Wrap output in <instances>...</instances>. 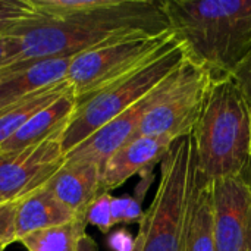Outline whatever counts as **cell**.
<instances>
[{
	"mask_svg": "<svg viewBox=\"0 0 251 251\" xmlns=\"http://www.w3.org/2000/svg\"><path fill=\"white\" fill-rule=\"evenodd\" d=\"M168 32L169 24L162 1L113 0L93 12L59 19L41 18L21 26L10 35L12 57L3 69L46 59L75 57L125 40Z\"/></svg>",
	"mask_w": 251,
	"mask_h": 251,
	"instance_id": "6da1fadb",
	"label": "cell"
},
{
	"mask_svg": "<svg viewBox=\"0 0 251 251\" xmlns=\"http://www.w3.org/2000/svg\"><path fill=\"white\" fill-rule=\"evenodd\" d=\"M162 7L185 60L212 81L232 76L251 51V0H165Z\"/></svg>",
	"mask_w": 251,
	"mask_h": 251,
	"instance_id": "7a4b0ae2",
	"label": "cell"
},
{
	"mask_svg": "<svg viewBox=\"0 0 251 251\" xmlns=\"http://www.w3.org/2000/svg\"><path fill=\"white\" fill-rule=\"evenodd\" d=\"M191 137L196 169L204 181L246 179L251 165V112L232 76L212 81Z\"/></svg>",
	"mask_w": 251,
	"mask_h": 251,
	"instance_id": "3957f363",
	"label": "cell"
},
{
	"mask_svg": "<svg viewBox=\"0 0 251 251\" xmlns=\"http://www.w3.org/2000/svg\"><path fill=\"white\" fill-rule=\"evenodd\" d=\"M159 185L140 221L134 251H182L185 221L196 182L193 137L176 140L159 165Z\"/></svg>",
	"mask_w": 251,
	"mask_h": 251,
	"instance_id": "277c9868",
	"label": "cell"
},
{
	"mask_svg": "<svg viewBox=\"0 0 251 251\" xmlns=\"http://www.w3.org/2000/svg\"><path fill=\"white\" fill-rule=\"evenodd\" d=\"M184 62V51L176 44L174 49L141 69L113 82L84 103L78 104L62 137V149L65 154L79 146L107 122L118 118L149 96L169 75L179 69Z\"/></svg>",
	"mask_w": 251,
	"mask_h": 251,
	"instance_id": "5b68a950",
	"label": "cell"
},
{
	"mask_svg": "<svg viewBox=\"0 0 251 251\" xmlns=\"http://www.w3.org/2000/svg\"><path fill=\"white\" fill-rule=\"evenodd\" d=\"M175 46L176 41L168 32L157 37L125 40L75 56L69 65L66 79L74 88L76 106L141 69Z\"/></svg>",
	"mask_w": 251,
	"mask_h": 251,
	"instance_id": "8992f818",
	"label": "cell"
},
{
	"mask_svg": "<svg viewBox=\"0 0 251 251\" xmlns=\"http://www.w3.org/2000/svg\"><path fill=\"white\" fill-rule=\"evenodd\" d=\"M212 84L210 75L187 60L171 76L166 88L143 118L137 137L191 135Z\"/></svg>",
	"mask_w": 251,
	"mask_h": 251,
	"instance_id": "52a82bcc",
	"label": "cell"
},
{
	"mask_svg": "<svg viewBox=\"0 0 251 251\" xmlns=\"http://www.w3.org/2000/svg\"><path fill=\"white\" fill-rule=\"evenodd\" d=\"M63 131L21 151L0 154V200L19 201L46 184L65 165Z\"/></svg>",
	"mask_w": 251,
	"mask_h": 251,
	"instance_id": "ba28073f",
	"label": "cell"
},
{
	"mask_svg": "<svg viewBox=\"0 0 251 251\" xmlns=\"http://www.w3.org/2000/svg\"><path fill=\"white\" fill-rule=\"evenodd\" d=\"M218 251H251V187L241 178L212 184Z\"/></svg>",
	"mask_w": 251,
	"mask_h": 251,
	"instance_id": "9c48e42d",
	"label": "cell"
},
{
	"mask_svg": "<svg viewBox=\"0 0 251 251\" xmlns=\"http://www.w3.org/2000/svg\"><path fill=\"white\" fill-rule=\"evenodd\" d=\"M178 71V69H176ZM175 71V72H176ZM174 72V74H175ZM172 74V75H174ZM169 75L156 90H153L143 100L135 103L126 112L119 115L118 118L107 122L87 140H84L79 146L65 154L66 163H93L100 169L106 165V162L125 144L135 138L140 124L149 109L156 103V100L162 96L166 88L171 76Z\"/></svg>",
	"mask_w": 251,
	"mask_h": 251,
	"instance_id": "30bf717a",
	"label": "cell"
},
{
	"mask_svg": "<svg viewBox=\"0 0 251 251\" xmlns=\"http://www.w3.org/2000/svg\"><path fill=\"white\" fill-rule=\"evenodd\" d=\"M176 140L168 137H137L119 149L101 169V194L125 184L131 176L154 169Z\"/></svg>",
	"mask_w": 251,
	"mask_h": 251,
	"instance_id": "8fae6325",
	"label": "cell"
},
{
	"mask_svg": "<svg viewBox=\"0 0 251 251\" xmlns=\"http://www.w3.org/2000/svg\"><path fill=\"white\" fill-rule=\"evenodd\" d=\"M72 59H46L21 68L0 71V109L65 81Z\"/></svg>",
	"mask_w": 251,
	"mask_h": 251,
	"instance_id": "7c38bea8",
	"label": "cell"
},
{
	"mask_svg": "<svg viewBox=\"0 0 251 251\" xmlns=\"http://www.w3.org/2000/svg\"><path fill=\"white\" fill-rule=\"evenodd\" d=\"M53 196L75 215H87L101 194V169L93 163H66L46 184Z\"/></svg>",
	"mask_w": 251,
	"mask_h": 251,
	"instance_id": "4fadbf2b",
	"label": "cell"
},
{
	"mask_svg": "<svg viewBox=\"0 0 251 251\" xmlns=\"http://www.w3.org/2000/svg\"><path fill=\"white\" fill-rule=\"evenodd\" d=\"M76 110V97L74 88L66 91L50 106L31 118L13 137L0 146V154L21 151L29 146L38 144L56 132L66 129L74 112Z\"/></svg>",
	"mask_w": 251,
	"mask_h": 251,
	"instance_id": "5bb4252c",
	"label": "cell"
},
{
	"mask_svg": "<svg viewBox=\"0 0 251 251\" xmlns=\"http://www.w3.org/2000/svg\"><path fill=\"white\" fill-rule=\"evenodd\" d=\"M76 216L47 187H43L18 201L15 212V243H19L32 232L71 222Z\"/></svg>",
	"mask_w": 251,
	"mask_h": 251,
	"instance_id": "9a60e30c",
	"label": "cell"
},
{
	"mask_svg": "<svg viewBox=\"0 0 251 251\" xmlns=\"http://www.w3.org/2000/svg\"><path fill=\"white\" fill-rule=\"evenodd\" d=\"M182 251H218L212 182L204 181L197 174V169L196 182L187 212Z\"/></svg>",
	"mask_w": 251,
	"mask_h": 251,
	"instance_id": "2e32d148",
	"label": "cell"
},
{
	"mask_svg": "<svg viewBox=\"0 0 251 251\" xmlns=\"http://www.w3.org/2000/svg\"><path fill=\"white\" fill-rule=\"evenodd\" d=\"M71 88L72 85L68 82V79H65L0 109V146L13 137L40 110L50 106Z\"/></svg>",
	"mask_w": 251,
	"mask_h": 251,
	"instance_id": "e0dca14e",
	"label": "cell"
},
{
	"mask_svg": "<svg viewBox=\"0 0 251 251\" xmlns=\"http://www.w3.org/2000/svg\"><path fill=\"white\" fill-rule=\"evenodd\" d=\"M87 215H78L63 225L41 229L24 237L19 243L28 251H76L87 234Z\"/></svg>",
	"mask_w": 251,
	"mask_h": 251,
	"instance_id": "ac0fdd59",
	"label": "cell"
},
{
	"mask_svg": "<svg viewBox=\"0 0 251 251\" xmlns=\"http://www.w3.org/2000/svg\"><path fill=\"white\" fill-rule=\"evenodd\" d=\"M41 18L31 0H0V38L10 37L21 26Z\"/></svg>",
	"mask_w": 251,
	"mask_h": 251,
	"instance_id": "d6986e66",
	"label": "cell"
},
{
	"mask_svg": "<svg viewBox=\"0 0 251 251\" xmlns=\"http://www.w3.org/2000/svg\"><path fill=\"white\" fill-rule=\"evenodd\" d=\"M31 3L43 18L59 19L106 7L113 0H31Z\"/></svg>",
	"mask_w": 251,
	"mask_h": 251,
	"instance_id": "ffe728a7",
	"label": "cell"
},
{
	"mask_svg": "<svg viewBox=\"0 0 251 251\" xmlns=\"http://www.w3.org/2000/svg\"><path fill=\"white\" fill-rule=\"evenodd\" d=\"M112 194L103 193L100 194L87 212V222L96 226L101 234H107L113 228L112 221Z\"/></svg>",
	"mask_w": 251,
	"mask_h": 251,
	"instance_id": "44dd1931",
	"label": "cell"
},
{
	"mask_svg": "<svg viewBox=\"0 0 251 251\" xmlns=\"http://www.w3.org/2000/svg\"><path fill=\"white\" fill-rule=\"evenodd\" d=\"M18 201L0 204V246L7 247L15 243V212Z\"/></svg>",
	"mask_w": 251,
	"mask_h": 251,
	"instance_id": "7402d4cb",
	"label": "cell"
},
{
	"mask_svg": "<svg viewBox=\"0 0 251 251\" xmlns=\"http://www.w3.org/2000/svg\"><path fill=\"white\" fill-rule=\"evenodd\" d=\"M232 78L235 79L237 85L240 87L249 107L251 112V51L247 54V57L241 62V65L234 72Z\"/></svg>",
	"mask_w": 251,
	"mask_h": 251,
	"instance_id": "603a6c76",
	"label": "cell"
},
{
	"mask_svg": "<svg viewBox=\"0 0 251 251\" xmlns=\"http://www.w3.org/2000/svg\"><path fill=\"white\" fill-rule=\"evenodd\" d=\"M107 244L113 251H134L135 237L126 229H119L109 237Z\"/></svg>",
	"mask_w": 251,
	"mask_h": 251,
	"instance_id": "cb8c5ba5",
	"label": "cell"
},
{
	"mask_svg": "<svg viewBox=\"0 0 251 251\" xmlns=\"http://www.w3.org/2000/svg\"><path fill=\"white\" fill-rule=\"evenodd\" d=\"M131 201V196L129 194H124L119 197H112V221H113V226L124 224V218L128 209V204Z\"/></svg>",
	"mask_w": 251,
	"mask_h": 251,
	"instance_id": "d4e9b609",
	"label": "cell"
},
{
	"mask_svg": "<svg viewBox=\"0 0 251 251\" xmlns=\"http://www.w3.org/2000/svg\"><path fill=\"white\" fill-rule=\"evenodd\" d=\"M12 47H13L12 37H3V38H0V69H3L10 62Z\"/></svg>",
	"mask_w": 251,
	"mask_h": 251,
	"instance_id": "484cf974",
	"label": "cell"
},
{
	"mask_svg": "<svg viewBox=\"0 0 251 251\" xmlns=\"http://www.w3.org/2000/svg\"><path fill=\"white\" fill-rule=\"evenodd\" d=\"M76 251H99V247H97V243L94 241L93 237H90L88 234H85L79 244H78V250Z\"/></svg>",
	"mask_w": 251,
	"mask_h": 251,
	"instance_id": "4316f807",
	"label": "cell"
},
{
	"mask_svg": "<svg viewBox=\"0 0 251 251\" xmlns=\"http://www.w3.org/2000/svg\"><path fill=\"white\" fill-rule=\"evenodd\" d=\"M244 181H247L249 182V185L251 187V165H250V169H249V174H247V176H246V179Z\"/></svg>",
	"mask_w": 251,
	"mask_h": 251,
	"instance_id": "83f0119b",
	"label": "cell"
},
{
	"mask_svg": "<svg viewBox=\"0 0 251 251\" xmlns=\"http://www.w3.org/2000/svg\"><path fill=\"white\" fill-rule=\"evenodd\" d=\"M4 249H6V247H3V246H0V251H3V250H4Z\"/></svg>",
	"mask_w": 251,
	"mask_h": 251,
	"instance_id": "f1b7e54d",
	"label": "cell"
},
{
	"mask_svg": "<svg viewBox=\"0 0 251 251\" xmlns=\"http://www.w3.org/2000/svg\"><path fill=\"white\" fill-rule=\"evenodd\" d=\"M0 204H4V203H1V200H0Z\"/></svg>",
	"mask_w": 251,
	"mask_h": 251,
	"instance_id": "f546056e",
	"label": "cell"
}]
</instances>
